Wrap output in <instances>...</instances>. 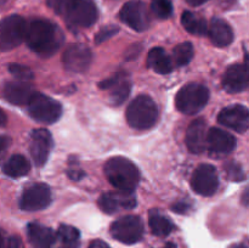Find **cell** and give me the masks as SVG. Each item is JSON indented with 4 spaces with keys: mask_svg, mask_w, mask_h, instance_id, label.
<instances>
[{
    "mask_svg": "<svg viewBox=\"0 0 249 248\" xmlns=\"http://www.w3.org/2000/svg\"><path fill=\"white\" fill-rule=\"evenodd\" d=\"M218 122L221 125L230 128L237 133H246L249 126V112L243 105H232L225 107L218 116Z\"/></svg>",
    "mask_w": 249,
    "mask_h": 248,
    "instance_id": "5bb4252c",
    "label": "cell"
},
{
    "mask_svg": "<svg viewBox=\"0 0 249 248\" xmlns=\"http://www.w3.org/2000/svg\"><path fill=\"white\" fill-rule=\"evenodd\" d=\"M158 119V107L147 95H139L126 108V121L136 130L152 128Z\"/></svg>",
    "mask_w": 249,
    "mask_h": 248,
    "instance_id": "3957f363",
    "label": "cell"
},
{
    "mask_svg": "<svg viewBox=\"0 0 249 248\" xmlns=\"http://www.w3.org/2000/svg\"><path fill=\"white\" fill-rule=\"evenodd\" d=\"M10 145H11V139L6 135H0V160L6 155Z\"/></svg>",
    "mask_w": 249,
    "mask_h": 248,
    "instance_id": "836d02e7",
    "label": "cell"
},
{
    "mask_svg": "<svg viewBox=\"0 0 249 248\" xmlns=\"http://www.w3.org/2000/svg\"><path fill=\"white\" fill-rule=\"evenodd\" d=\"M207 146L209 155L219 158L228 156L236 147L235 136L219 128H212L207 133Z\"/></svg>",
    "mask_w": 249,
    "mask_h": 248,
    "instance_id": "2e32d148",
    "label": "cell"
},
{
    "mask_svg": "<svg viewBox=\"0 0 249 248\" xmlns=\"http://www.w3.org/2000/svg\"><path fill=\"white\" fill-rule=\"evenodd\" d=\"M209 38L215 46L225 48L233 41V31L228 22L214 17L209 27Z\"/></svg>",
    "mask_w": 249,
    "mask_h": 248,
    "instance_id": "7402d4cb",
    "label": "cell"
},
{
    "mask_svg": "<svg viewBox=\"0 0 249 248\" xmlns=\"http://www.w3.org/2000/svg\"><path fill=\"white\" fill-rule=\"evenodd\" d=\"M223 87L226 92L237 94L247 90L248 88V68L246 65L230 66L223 78Z\"/></svg>",
    "mask_w": 249,
    "mask_h": 248,
    "instance_id": "ac0fdd59",
    "label": "cell"
},
{
    "mask_svg": "<svg viewBox=\"0 0 249 248\" xmlns=\"http://www.w3.org/2000/svg\"><path fill=\"white\" fill-rule=\"evenodd\" d=\"M100 89L108 90L109 101L113 106H119L128 99L131 90V82L125 73L121 72L100 83Z\"/></svg>",
    "mask_w": 249,
    "mask_h": 248,
    "instance_id": "9a60e30c",
    "label": "cell"
},
{
    "mask_svg": "<svg viewBox=\"0 0 249 248\" xmlns=\"http://www.w3.org/2000/svg\"><path fill=\"white\" fill-rule=\"evenodd\" d=\"M4 247V235H2V231L0 230V248Z\"/></svg>",
    "mask_w": 249,
    "mask_h": 248,
    "instance_id": "60d3db41",
    "label": "cell"
},
{
    "mask_svg": "<svg viewBox=\"0 0 249 248\" xmlns=\"http://www.w3.org/2000/svg\"><path fill=\"white\" fill-rule=\"evenodd\" d=\"M80 233L75 228L70 225H61L55 233L53 248H77Z\"/></svg>",
    "mask_w": 249,
    "mask_h": 248,
    "instance_id": "484cf974",
    "label": "cell"
},
{
    "mask_svg": "<svg viewBox=\"0 0 249 248\" xmlns=\"http://www.w3.org/2000/svg\"><path fill=\"white\" fill-rule=\"evenodd\" d=\"M136 206V198L133 191L106 192L99 198V207L107 214H114L121 209H133Z\"/></svg>",
    "mask_w": 249,
    "mask_h": 248,
    "instance_id": "e0dca14e",
    "label": "cell"
},
{
    "mask_svg": "<svg viewBox=\"0 0 249 248\" xmlns=\"http://www.w3.org/2000/svg\"><path fill=\"white\" fill-rule=\"evenodd\" d=\"M109 231L114 240L125 245H134L143 237V224L139 216L125 215L114 221Z\"/></svg>",
    "mask_w": 249,
    "mask_h": 248,
    "instance_id": "ba28073f",
    "label": "cell"
},
{
    "mask_svg": "<svg viewBox=\"0 0 249 248\" xmlns=\"http://www.w3.org/2000/svg\"><path fill=\"white\" fill-rule=\"evenodd\" d=\"M172 208L175 213H186L187 209H189V204L186 202H178Z\"/></svg>",
    "mask_w": 249,
    "mask_h": 248,
    "instance_id": "d590c367",
    "label": "cell"
},
{
    "mask_svg": "<svg viewBox=\"0 0 249 248\" xmlns=\"http://www.w3.org/2000/svg\"><path fill=\"white\" fill-rule=\"evenodd\" d=\"M225 172L228 175V179L232 180V181H242L246 179L245 172H243L241 164H238L235 160H231L225 164Z\"/></svg>",
    "mask_w": 249,
    "mask_h": 248,
    "instance_id": "4dcf8cb0",
    "label": "cell"
},
{
    "mask_svg": "<svg viewBox=\"0 0 249 248\" xmlns=\"http://www.w3.org/2000/svg\"><path fill=\"white\" fill-rule=\"evenodd\" d=\"M187 148L194 155H201L207 148V124L203 118L192 122L186 131Z\"/></svg>",
    "mask_w": 249,
    "mask_h": 248,
    "instance_id": "d6986e66",
    "label": "cell"
},
{
    "mask_svg": "<svg viewBox=\"0 0 249 248\" xmlns=\"http://www.w3.org/2000/svg\"><path fill=\"white\" fill-rule=\"evenodd\" d=\"M9 72L21 82H29V80H33L34 78V73L32 72L31 68L19 65V63H10Z\"/></svg>",
    "mask_w": 249,
    "mask_h": 248,
    "instance_id": "f546056e",
    "label": "cell"
},
{
    "mask_svg": "<svg viewBox=\"0 0 249 248\" xmlns=\"http://www.w3.org/2000/svg\"><path fill=\"white\" fill-rule=\"evenodd\" d=\"M107 180L121 191H134L140 181V172L131 160L124 157H113L105 164Z\"/></svg>",
    "mask_w": 249,
    "mask_h": 248,
    "instance_id": "7a4b0ae2",
    "label": "cell"
},
{
    "mask_svg": "<svg viewBox=\"0 0 249 248\" xmlns=\"http://www.w3.org/2000/svg\"><path fill=\"white\" fill-rule=\"evenodd\" d=\"M62 17L70 27L89 28L97 21L99 10L94 0H72Z\"/></svg>",
    "mask_w": 249,
    "mask_h": 248,
    "instance_id": "8992f818",
    "label": "cell"
},
{
    "mask_svg": "<svg viewBox=\"0 0 249 248\" xmlns=\"http://www.w3.org/2000/svg\"><path fill=\"white\" fill-rule=\"evenodd\" d=\"M7 248H24V246L18 236H11L7 241Z\"/></svg>",
    "mask_w": 249,
    "mask_h": 248,
    "instance_id": "e575fe53",
    "label": "cell"
},
{
    "mask_svg": "<svg viewBox=\"0 0 249 248\" xmlns=\"http://www.w3.org/2000/svg\"><path fill=\"white\" fill-rule=\"evenodd\" d=\"M7 122V117L5 114V112L0 108V126H4Z\"/></svg>",
    "mask_w": 249,
    "mask_h": 248,
    "instance_id": "f35d334b",
    "label": "cell"
},
{
    "mask_svg": "<svg viewBox=\"0 0 249 248\" xmlns=\"http://www.w3.org/2000/svg\"><path fill=\"white\" fill-rule=\"evenodd\" d=\"M232 248H247V247H246V246H243V245H237V246H235V247H232Z\"/></svg>",
    "mask_w": 249,
    "mask_h": 248,
    "instance_id": "7bdbcfd3",
    "label": "cell"
},
{
    "mask_svg": "<svg viewBox=\"0 0 249 248\" xmlns=\"http://www.w3.org/2000/svg\"><path fill=\"white\" fill-rule=\"evenodd\" d=\"M28 113L34 121L43 124H53L62 116V106L48 95L34 92L27 104Z\"/></svg>",
    "mask_w": 249,
    "mask_h": 248,
    "instance_id": "5b68a950",
    "label": "cell"
},
{
    "mask_svg": "<svg viewBox=\"0 0 249 248\" xmlns=\"http://www.w3.org/2000/svg\"><path fill=\"white\" fill-rule=\"evenodd\" d=\"M209 100V90L199 83H189L178 91L175 105L184 114H196L206 107Z\"/></svg>",
    "mask_w": 249,
    "mask_h": 248,
    "instance_id": "277c9868",
    "label": "cell"
},
{
    "mask_svg": "<svg viewBox=\"0 0 249 248\" xmlns=\"http://www.w3.org/2000/svg\"><path fill=\"white\" fill-rule=\"evenodd\" d=\"M53 136L46 129H36L31 133L29 152L36 167H43L53 150Z\"/></svg>",
    "mask_w": 249,
    "mask_h": 248,
    "instance_id": "4fadbf2b",
    "label": "cell"
},
{
    "mask_svg": "<svg viewBox=\"0 0 249 248\" xmlns=\"http://www.w3.org/2000/svg\"><path fill=\"white\" fill-rule=\"evenodd\" d=\"M27 235L34 248H53L55 232L48 226L38 223H31L27 226Z\"/></svg>",
    "mask_w": 249,
    "mask_h": 248,
    "instance_id": "44dd1931",
    "label": "cell"
},
{
    "mask_svg": "<svg viewBox=\"0 0 249 248\" xmlns=\"http://www.w3.org/2000/svg\"><path fill=\"white\" fill-rule=\"evenodd\" d=\"M162 248H178V247H177V245H175V243L169 242V243H167V245H165L164 247H162Z\"/></svg>",
    "mask_w": 249,
    "mask_h": 248,
    "instance_id": "b9f144b4",
    "label": "cell"
},
{
    "mask_svg": "<svg viewBox=\"0 0 249 248\" xmlns=\"http://www.w3.org/2000/svg\"><path fill=\"white\" fill-rule=\"evenodd\" d=\"M119 32V28L117 26H106L104 28L100 29L97 32L96 36H95V43L101 44L104 41H106L107 39H109L111 36H113L114 34H117Z\"/></svg>",
    "mask_w": 249,
    "mask_h": 248,
    "instance_id": "1f68e13d",
    "label": "cell"
},
{
    "mask_svg": "<svg viewBox=\"0 0 249 248\" xmlns=\"http://www.w3.org/2000/svg\"><path fill=\"white\" fill-rule=\"evenodd\" d=\"M147 65L151 70L160 74H169L173 71V62L170 56L162 48H153L147 56Z\"/></svg>",
    "mask_w": 249,
    "mask_h": 248,
    "instance_id": "603a6c76",
    "label": "cell"
},
{
    "mask_svg": "<svg viewBox=\"0 0 249 248\" xmlns=\"http://www.w3.org/2000/svg\"><path fill=\"white\" fill-rule=\"evenodd\" d=\"M151 10L158 18L167 19L173 15V4L170 0H152Z\"/></svg>",
    "mask_w": 249,
    "mask_h": 248,
    "instance_id": "f1b7e54d",
    "label": "cell"
},
{
    "mask_svg": "<svg viewBox=\"0 0 249 248\" xmlns=\"http://www.w3.org/2000/svg\"><path fill=\"white\" fill-rule=\"evenodd\" d=\"M235 1L236 0H218L219 4H220L221 6H225V7L231 6V5H232Z\"/></svg>",
    "mask_w": 249,
    "mask_h": 248,
    "instance_id": "ab89813d",
    "label": "cell"
},
{
    "mask_svg": "<svg viewBox=\"0 0 249 248\" xmlns=\"http://www.w3.org/2000/svg\"><path fill=\"white\" fill-rule=\"evenodd\" d=\"M89 248H111L106 242L101 240H94L89 245Z\"/></svg>",
    "mask_w": 249,
    "mask_h": 248,
    "instance_id": "8d00e7d4",
    "label": "cell"
},
{
    "mask_svg": "<svg viewBox=\"0 0 249 248\" xmlns=\"http://www.w3.org/2000/svg\"><path fill=\"white\" fill-rule=\"evenodd\" d=\"M173 55H174V60L178 66H181V67L186 66L194 57V45L190 41L179 44L175 46Z\"/></svg>",
    "mask_w": 249,
    "mask_h": 248,
    "instance_id": "83f0119b",
    "label": "cell"
},
{
    "mask_svg": "<svg viewBox=\"0 0 249 248\" xmlns=\"http://www.w3.org/2000/svg\"><path fill=\"white\" fill-rule=\"evenodd\" d=\"M72 0H46L48 6L58 16H63Z\"/></svg>",
    "mask_w": 249,
    "mask_h": 248,
    "instance_id": "d6a6232c",
    "label": "cell"
},
{
    "mask_svg": "<svg viewBox=\"0 0 249 248\" xmlns=\"http://www.w3.org/2000/svg\"><path fill=\"white\" fill-rule=\"evenodd\" d=\"M27 21L19 15H10L0 21V51H10L26 38Z\"/></svg>",
    "mask_w": 249,
    "mask_h": 248,
    "instance_id": "52a82bcc",
    "label": "cell"
},
{
    "mask_svg": "<svg viewBox=\"0 0 249 248\" xmlns=\"http://www.w3.org/2000/svg\"><path fill=\"white\" fill-rule=\"evenodd\" d=\"M185 1L189 5H191V6H199V5H203L208 0H185Z\"/></svg>",
    "mask_w": 249,
    "mask_h": 248,
    "instance_id": "74e56055",
    "label": "cell"
},
{
    "mask_svg": "<svg viewBox=\"0 0 249 248\" xmlns=\"http://www.w3.org/2000/svg\"><path fill=\"white\" fill-rule=\"evenodd\" d=\"M50 187L41 182L31 185L22 194L19 207L26 212H38L45 209L51 203Z\"/></svg>",
    "mask_w": 249,
    "mask_h": 248,
    "instance_id": "30bf717a",
    "label": "cell"
},
{
    "mask_svg": "<svg viewBox=\"0 0 249 248\" xmlns=\"http://www.w3.org/2000/svg\"><path fill=\"white\" fill-rule=\"evenodd\" d=\"M24 40L33 53L48 58L57 53L65 41V36L57 24L49 19L34 18L27 22Z\"/></svg>",
    "mask_w": 249,
    "mask_h": 248,
    "instance_id": "6da1fadb",
    "label": "cell"
},
{
    "mask_svg": "<svg viewBox=\"0 0 249 248\" xmlns=\"http://www.w3.org/2000/svg\"><path fill=\"white\" fill-rule=\"evenodd\" d=\"M91 50L83 44H71L62 56L63 66L71 72H85L91 65Z\"/></svg>",
    "mask_w": 249,
    "mask_h": 248,
    "instance_id": "7c38bea8",
    "label": "cell"
},
{
    "mask_svg": "<svg viewBox=\"0 0 249 248\" xmlns=\"http://www.w3.org/2000/svg\"><path fill=\"white\" fill-rule=\"evenodd\" d=\"M119 18L123 23L136 32H143L150 27V15L145 2L131 0L125 2L119 12Z\"/></svg>",
    "mask_w": 249,
    "mask_h": 248,
    "instance_id": "9c48e42d",
    "label": "cell"
},
{
    "mask_svg": "<svg viewBox=\"0 0 249 248\" xmlns=\"http://www.w3.org/2000/svg\"><path fill=\"white\" fill-rule=\"evenodd\" d=\"M31 170V163L28 162L24 156L22 155H14L6 160L4 165H2V172L5 175L10 177H22L27 175Z\"/></svg>",
    "mask_w": 249,
    "mask_h": 248,
    "instance_id": "d4e9b609",
    "label": "cell"
},
{
    "mask_svg": "<svg viewBox=\"0 0 249 248\" xmlns=\"http://www.w3.org/2000/svg\"><path fill=\"white\" fill-rule=\"evenodd\" d=\"M148 224L153 235L158 237H165L175 229L173 221L156 209L148 213Z\"/></svg>",
    "mask_w": 249,
    "mask_h": 248,
    "instance_id": "cb8c5ba5",
    "label": "cell"
},
{
    "mask_svg": "<svg viewBox=\"0 0 249 248\" xmlns=\"http://www.w3.org/2000/svg\"><path fill=\"white\" fill-rule=\"evenodd\" d=\"M34 90L28 82H7L4 87V96L10 104L23 106L28 104Z\"/></svg>",
    "mask_w": 249,
    "mask_h": 248,
    "instance_id": "ffe728a7",
    "label": "cell"
},
{
    "mask_svg": "<svg viewBox=\"0 0 249 248\" xmlns=\"http://www.w3.org/2000/svg\"><path fill=\"white\" fill-rule=\"evenodd\" d=\"M191 186L197 195L213 196L219 187V177L215 168L211 164H199L192 174Z\"/></svg>",
    "mask_w": 249,
    "mask_h": 248,
    "instance_id": "8fae6325",
    "label": "cell"
},
{
    "mask_svg": "<svg viewBox=\"0 0 249 248\" xmlns=\"http://www.w3.org/2000/svg\"><path fill=\"white\" fill-rule=\"evenodd\" d=\"M181 23L189 33L195 34V35L202 36L208 32V24H207L206 18L191 11H185L182 14Z\"/></svg>",
    "mask_w": 249,
    "mask_h": 248,
    "instance_id": "4316f807",
    "label": "cell"
}]
</instances>
